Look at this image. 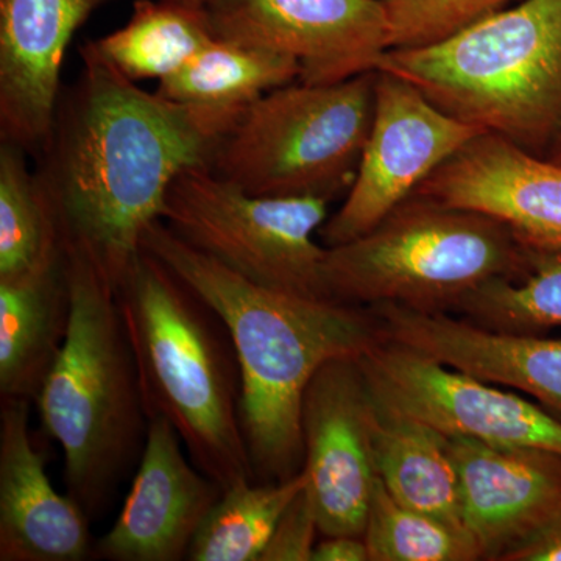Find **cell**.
I'll return each mask as SVG.
<instances>
[{
	"label": "cell",
	"instance_id": "1",
	"mask_svg": "<svg viewBox=\"0 0 561 561\" xmlns=\"http://www.w3.org/2000/svg\"><path fill=\"white\" fill-rule=\"evenodd\" d=\"M81 72L61 92L36 175L54 206L62 249L80 251L119 290L162 219L173 180L210 168L245 108L191 105L140 90L88 41Z\"/></svg>",
	"mask_w": 561,
	"mask_h": 561
},
{
	"label": "cell",
	"instance_id": "2",
	"mask_svg": "<svg viewBox=\"0 0 561 561\" xmlns=\"http://www.w3.org/2000/svg\"><path fill=\"white\" fill-rule=\"evenodd\" d=\"M142 249L164 262L224 321L241 370V423L256 482L294 478L305 465L301 409L317 371L359 359L382 341L371 308L268 289L180 239L162 220Z\"/></svg>",
	"mask_w": 561,
	"mask_h": 561
},
{
	"label": "cell",
	"instance_id": "3",
	"mask_svg": "<svg viewBox=\"0 0 561 561\" xmlns=\"http://www.w3.org/2000/svg\"><path fill=\"white\" fill-rule=\"evenodd\" d=\"M117 301L147 420H168L221 490L256 482L241 423V370L220 317L144 249Z\"/></svg>",
	"mask_w": 561,
	"mask_h": 561
},
{
	"label": "cell",
	"instance_id": "4",
	"mask_svg": "<svg viewBox=\"0 0 561 561\" xmlns=\"http://www.w3.org/2000/svg\"><path fill=\"white\" fill-rule=\"evenodd\" d=\"M65 256L69 327L35 404L65 454L68 494L92 519L139 461L149 420L116 290L80 251Z\"/></svg>",
	"mask_w": 561,
	"mask_h": 561
},
{
	"label": "cell",
	"instance_id": "5",
	"mask_svg": "<svg viewBox=\"0 0 561 561\" xmlns=\"http://www.w3.org/2000/svg\"><path fill=\"white\" fill-rule=\"evenodd\" d=\"M378 70L542 157L561 124V0H519L434 46L387 50Z\"/></svg>",
	"mask_w": 561,
	"mask_h": 561
},
{
	"label": "cell",
	"instance_id": "6",
	"mask_svg": "<svg viewBox=\"0 0 561 561\" xmlns=\"http://www.w3.org/2000/svg\"><path fill=\"white\" fill-rule=\"evenodd\" d=\"M524 271V247L504 221L411 195L360 238L327 247L330 300L416 312H456L471 291Z\"/></svg>",
	"mask_w": 561,
	"mask_h": 561
},
{
	"label": "cell",
	"instance_id": "7",
	"mask_svg": "<svg viewBox=\"0 0 561 561\" xmlns=\"http://www.w3.org/2000/svg\"><path fill=\"white\" fill-rule=\"evenodd\" d=\"M376 72L332 84L294 81L261 95L221 138L210 171L257 197L334 201L359 168Z\"/></svg>",
	"mask_w": 561,
	"mask_h": 561
},
{
	"label": "cell",
	"instance_id": "8",
	"mask_svg": "<svg viewBox=\"0 0 561 561\" xmlns=\"http://www.w3.org/2000/svg\"><path fill=\"white\" fill-rule=\"evenodd\" d=\"M331 202L257 197L209 168L181 172L165 197L162 221L184 242L268 289L330 300L323 283L327 247L317 231Z\"/></svg>",
	"mask_w": 561,
	"mask_h": 561
},
{
	"label": "cell",
	"instance_id": "9",
	"mask_svg": "<svg viewBox=\"0 0 561 561\" xmlns=\"http://www.w3.org/2000/svg\"><path fill=\"white\" fill-rule=\"evenodd\" d=\"M376 409L420 421L446 437L561 454V420L522 394L383 337L359 357Z\"/></svg>",
	"mask_w": 561,
	"mask_h": 561
},
{
	"label": "cell",
	"instance_id": "10",
	"mask_svg": "<svg viewBox=\"0 0 561 561\" xmlns=\"http://www.w3.org/2000/svg\"><path fill=\"white\" fill-rule=\"evenodd\" d=\"M482 133L443 113L409 81L378 70L370 133L345 202L321 227L324 247L373 230Z\"/></svg>",
	"mask_w": 561,
	"mask_h": 561
},
{
	"label": "cell",
	"instance_id": "11",
	"mask_svg": "<svg viewBox=\"0 0 561 561\" xmlns=\"http://www.w3.org/2000/svg\"><path fill=\"white\" fill-rule=\"evenodd\" d=\"M208 16L216 38L294 58L301 83L375 72L390 50L382 0H216Z\"/></svg>",
	"mask_w": 561,
	"mask_h": 561
},
{
	"label": "cell",
	"instance_id": "12",
	"mask_svg": "<svg viewBox=\"0 0 561 561\" xmlns=\"http://www.w3.org/2000/svg\"><path fill=\"white\" fill-rule=\"evenodd\" d=\"M376 419L378 409L359 359L328 362L306 389L302 470L323 537H364L378 481L373 456Z\"/></svg>",
	"mask_w": 561,
	"mask_h": 561
},
{
	"label": "cell",
	"instance_id": "13",
	"mask_svg": "<svg viewBox=\"0 0 561 561\" xmlns=\"http://www.w3.org/2000/svg\"><path fill=\"white\" fill-rule=\"evenodd\" d=\"M181 445L168 420H149L131 489L95 548L101 559H187L195 535L224 490L184 456Z\"/></svg>",
	"mask_w": 561,
	"mask_h": 561
},
{
	"label": "cell",
	"instance_id": "14",
	"mask_svg": "<svg viewBox=\"0 0 561 561\" xmlns=\"http://www.w3.org/2000/svg\"><path fill=\"white\" fill-rule=\"evenodd\" d=\"M108 0H0V133L39 158L54 130L62 58Z\"/></svg>",
	"mask_w": 561,
	"mask_h": 561
},
{
	"label": "cell",
	"instance_id": "15",
	"mask_svg": "<svg viewBox=\"0 0 561 561\" xmlns=\"http://www.w3.org/2000/svg\"><path fill=\"white\" fill-rule=\"evenodd\" d=\"M461 522L482 560L502 561L540 530L561 505V454L531 446L448 437Z\"/></svg>",
	"mask_w": 561,
	"mask_h": 561
},
{
	"label": "cell",
	"instance_id": "16",
	"mask_svg": "<svg viewBox=\"0 0 561 561\" xmlns=\"http://www.w3.org/2000/svg\"><path fill=\"white\" fill-rule=\"evenodd\" d=\"M415 195L489 214L524 241L561 242V165L493 133L465 144Z\"/></svg>",
	"mask_w": 561,
	"mask_h": 561
},
{
	"label": "cell",
	"instance_id": "17",
	"mask_svg": "<svg viewBox=\"0 0 561 561\" xmlns=\"http://www.w3.org/2000/svg\"><path fill=\"white\" fill-rule=\"evenodd\" d=\"M31 401L0 408V561H81L92 552L90 516L60 494L31 431Z\"/></svg>",
	"mask_w": 561,
	"mask_h": 561
},
{
	"label": "cell",
	"instance_id": "18",
	"mask_svg": "<svg viewBox=\"0 0 561 561\" xmlns=\"http://www.w3.org/2000/svg\"><path fill=\"white\" fill-rule=\"evenodd\" d=\"M390 341L534 398L561 420V339L485 330L449 313L373 306Z\"/></svg>",
	"mask_w": 561,
	"mask_h": 561
},
{
	"label": "cell",
	"instance_id": "19",
	"mask_svg": "<svg viewBox=\"0 0 561 561\" xmlns=\"http://www.w3.org/2000/svg\"><path fill=\"white\" fill-rule=\"evenodd\" d=\"M70 317L66 256L0 279V398L35 402L54 367Z\"/></svg>",
	"mask_w": 561,
	"mask_h": 561
},
{
	"label": "cell",
	"instance_id": "20",
	"mask_svg": "<svg viewBox=\"0 0 561 561\" xmlns=\"http://www.w3.org/2000/svg\"><path fill=\"white\" fill-rule=\"evenodd\" d=\"M373 456L378 478L400 504L465 529L459 474L445 434L378 411Z\"/></svg>",
	"mask_w": 561,
	"mask_h": 561
},
{
	"label": "cell",
	"instance_id": "21",
	"mask_svg": "<svg viewBox=\"0 0 561 561\" xmlns=\"http://www.w3.org/2000/svg\"><path fill=\"white\" fill-rule=\"evenodd\" d=\"M216 39L208 10L136 0L124 27L91 41L102 58L131 81L164 80Z\"/></svg>",
	"mask_w": 561,
	"mask_h": 561
},
{
	"label": "cell",
	"instance_id": "22",
	"mask_svg": "<svg viewBox=\"0 0 561 561\" xmlns=\"http://www.w3.org/2000/svg\"><path fill=\"white\" fill-rule=\"evenodd\" d=\"M300 65L273 50L216 38L173 76L158 94L191 105L247 108L276 88L300 80Z\"/></svg>",
	"mask_w": 561,
	"mask_h": 561
},
{
	"label": "cell",
	"instance_id": "23",
	"mask_svg": "<svg viewBox=\"0 0 561 561\" xmlns=\"http://www.w3.org/2000/svg\"><path fill=\"white\" fill-rule=\"evenodd\" d=\"M519 241L522 275L483 284L456 312L485 330L542 335L561 328V242Z\"/></svg>",
	"mask_w": 561,
	"mask_h": 561
},
{
	"label": "cell",
	"instance_id": "24",
	"mask_svg": "<svg viewBox=\"0 0 561 561\" xmlns=\"http://www.w3.org/2000/svg\"><path fill=\"white\" fill-rule=\"evenodd\" d=\"M14 144L0 147V279L39 271L62 256L54 206Z\"/></svg>",
	"mask_w": 561,
	"mask_h": 561
},
{
	"label": "cell",
	"instance_id": "25",
	"mask_svg": "<svg viewBox=\"0 0 561 561\" xmlns=\"http://www.w3.org/2000/svg\"><path fill=\"white\" fill-rule=\"evenodd\" d=\"M308 485L305 470L280 482L224 490L192 541L191 561H260L280 516Z\"/></svg>",
	"mask_w": 561,
	"mask_h": 561
},
{
	"label": "cell",
	"instance_id": "26",
	"mask_svg": "<svg viewBox=\"0 0 561 561\" xmlns=\"http://www.w3.org/2000/svg\"><path fill=\"white\" fill-rule=\"evenodd\" d=\"M364 541L370 561H474L481 548L463 527L412 511L375 483Z\"/></svg>",
	"mask_w": 561,
	"mask_h": 561
},
{
	"label": "cell",
	"instance_id": "27",
	"mask_svg": "<svg viewBox=\"0 0 561 561\" xmlns=\"http://www.w3.org/2000/svg\"><path fill=\"white\" fill-rule=\"evenodd\" d=\"M516 0H382L390 49H416L451 38Z\"/></svg>",
	"mask_w": 561,
	"mask_h": 561
},
{
	"label": "cell",
	"instance_id": "28",
	"mask_svg": "<svg viewBox=\"0 0 561 561\" xmlns=\"http://www.w3.org/2000/svg\"><path fill=\"white\" fill-rule=\"evenodd\" d=\"M319 534L316 507L306 485L280 516L260 561H311Z\"/></svg>",
	"mask_w": 561,
	"mask_h": 561
},
{
	"label": "cell",
	"instance_id": "29",
	"mask_svg": "<svg viewBox=\"0 0 561 561\" xmlns=\"http://www.w3.org/2000/svg\"><path fill=\"white\" fill-rule=\"evenodd\" d=\"M502 561H561V505L540 530L516 546Z\"/></svg>",
	"mask_w": 561,
	"mask_h": 561
},
{
	"label": "cell",
	"instance_id": "30",
	"mask_svg": "<svg viewBox=\"0 0 561 561\" xmlns=\"http://www.w3.org/2000/svg\"><path fill=\"white\" fill-rule=\"evenodd\" d=\"M311 561H370L364 537H324L313 548Z\"/></svg>",
	"mask_w": 561,
	"mask_h": 561
},
{
	"label": "cell",
	"instance_id": "31",
	"mask_svg": "<svg viewBox=\"0 0 561 561\" xmlns=\"http://www.w3.org/2000/svg\"><path fill=\"white\" fill-rule=\"evenodd\" d=\"M542 158L561 165V124L560 127L557 128L556 135H553L551 144H549Z\"/></svg>",
	"mask_w": 561,
	"mask_h": 561
},
{
	"label": "cell",
	"instance_id": "32",
	"mask_svg": "<svg viewBox=\"0 0 561 561\" xmlns=\"http://www.w3.org/2000/svg\"><path fill=\"white\" fill-rule=\"evenodd\" d=\"M162 2L173 3V5L186 7V9L208 10L216 0H162Z\"/></svg>",
	"mask_w": 561,
	"mask_h": 561
}]
</instances>
